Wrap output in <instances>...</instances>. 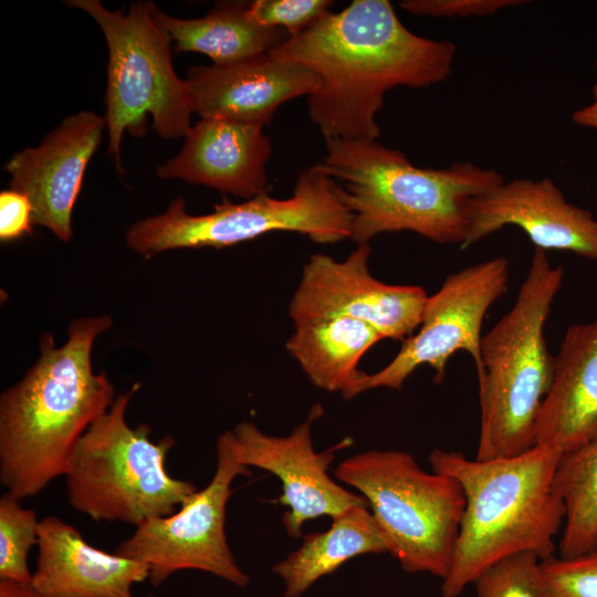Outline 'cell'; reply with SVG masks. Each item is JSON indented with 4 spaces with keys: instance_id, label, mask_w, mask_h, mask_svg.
Masks as SVG:
<instances>
[{
    "instance_id": "f1b7e54d",
    "label": "cell",
    "mask_w": 597,
    "mask_h": 597,
    "mask_svg": "<svg viewBox=\"0 0 597 597\" xmlns=\"http://www.w3.org/2000/svg\"><path fill=\"white\" fill-rule=\"evenodd\" d=\"M32 207L21 192L8 189L0 192V240L9 242L32 234Z\"/></svg>"
},
{
    "instance_id": "7c38bea8",
    "label": "cell",
    "mask_w": 597,
    "mask_h": 597,
    "mask_svg": "<svg viewBox=\"0 0 597 597\" xmlns=\"http://www.w3.org/2000/svg\"><path fill=\"white\" fill-rule=\"evenodd\" d=\"M370 253V244L362 243L343 261L312 254L289 303L293 323L348 317L371 325L384 338L402 342L411 336L421 323L428 294L418 285L388 284L373 276Z\"/></svg>"
},
{
    "instance_id": "4fadbf2b",
    "label": "cell",
    "mask_w": 597,
    "mask_h": 597,
    "mask_svg": "<svg viewBox=\"0 0 597 597\" xmlns=\"http://www.w3.org/2000/svg\"><path fill=\"white\" fill-rule=\"evenodd\" d=\"M312 417L287 436L268 434L249 420L232 431L235 453L245 467L275 475L282 485L279 502L287 507L282 521L292 538L302 537L303 524L321 516L335 517L353 505L367 504L327 473L336 448L316 452L312 442Z\"/></svg>"
},
{
    "instance_id": "ffe728a7",
    "label": "cell",
    "mask_w": 597,
    "mask_h": 597,
    "mask_svg": "<svg viewBox=\"0 0 597 597\" xmlns=\"http://www.w3.org/2000/svg\"><path fill=\"white\" fill-rule=\"evenodd\" d=\"M383 339L365 322L318 317L294 323L285 347L314 386L350 400L365 375L357 368L362 357Z\"/></svg>"
},
{
    "instance_id": "7402d4cb",
    "label": "cell",
    "mask_w": 597,
    "mask_h": 597,
    "mask_svg": "<svg viewBox=\"0 0 597 597\" xmlns=\"http://www.w3.org/2000/svg\"><path fill=\"white\" fill-rule=\"evenodd\" d=\"M386 543L367 504H356L333 517L324 532L303 537L301 546L272 566L283 584V597H302L318 579L364 554H384Z\"/></svg>"
},
{
    "instance_id": "30bf717a",
    "label": "cell",
    "mask_w": 597,
    "mask_h": 597,
    "mask_svg": "<svg viewBox=\"0 0 597 597\" xmlns=\"http://www.w3.org/2000/svg\"><path fill=\"white\" fill-rule=\"evenodd\" d=\"M216 452L214 473L202 490L175 513L136 525L133 535L115 549L119 556L147 564L153 586L185 569L209 573L240 588L250 583L228 544L226 515L232 482L251 472L235 453L231 430L218 437Z\"/></svg>"
},
{
    "instance_id": "484cf974",
    "label": "cell",
    "mask_w": 597,
    "mask_h": 597,
    "mask_svg": "<svg viewBox=\"0 0 597 597\" xmlns=\"http://www.w3.org/2000/svg\"><path fill=\"white\" fill-rule=\"evenodd\" d=\"M549 597H597V548L570 558L541 562Z\"/></svg>"
},
{
    "instance_id": "52a82bcc",
    "label": "cell",
    "mask_w": 597,
    "mask_h": 597,
    "mask_svg": "<svg viewBox=\"0 0 597 597\" xmlns=\"http://www.w3.org/2000/svg\"><path fill=\"white\" fill-rule=\"evenodd\" d=\"M334 475L365 498L387 552L405 572L448 575L465 507L455 479L425 471L400 450L354 454Z\"/></svg>"
},
{
    "instance_id": "3957f363",
    "label": "cell",
    "mask_w": 597,
    "mask_h": 597,
    "mask_svg": "<svg viewBox=\"0 0 597 597\" xmlns=\"http://www.w3.org/2000/svg\"><path fill=\"white\" fill-rule=\"evenodd\" d=\"M562 455L536 444L519 455L494 460L432 450V471L455 479L465 498L442 597H459L482 570L509 555L526 551L542 559L554 555V537L566 513L554 489Z\"/></svg>"
},
{
    "instance_id": "5bb4252c",
    "label": "cell",
    "mask_w": 597,
    "mask_h": 597,
    "mask_svg": "<svg viewBox=\"0 0 597 597\" xmlns=\"http://www.w3.org/2000/svg\"><path fill=\"white\" fill-rule=\"evenodd\" d=\"M105 128V117L80 111L38 146L15 153L3 167L10 175V189L29 199L33 226L46 228L64 242L73 235L72 211Z\"/></svg>"
},
{
    "instance_id": "603a6c76",
    "label": "cell",
    "mask_w": 597,
    "mask_h": 597,
    "mask_svg": "<svg viewBox=\"0 0 597 597\" xmlns=\"http://www.w3.org/2000/svg\"><path fill=\"white\" fill-rule=\"evenodd\" d=\"M554 489L566 511L559 557L570 558L597 548V438L562 455Z\"/></svg>"
},
{
    "instance_id": "9a60e30c",
    "label": "cell",
    "mask_w": 597,
    "mask_h": 597,
    "mask_svg": "<svg viewBox=\"0 0 597 597\" xmlns=\"http://www.w3.org/2000/svg\"><path fill=\"white\" fill-rule=\"evenodd\" d=\"M465 250L504 227L520 228L535 248L597 260V219L569 203L548 177L517 178L467 203Z\"/></svg>"
},
{
    "instance_id": "d4e9b609",
    "label": "cell",
    "mask_w": 597,
    "mask_h": 597,
    "mask_svg": "<svg viewBox=\"0 0 597 597\" xmlns=\"http://www.w3.org/2000/svg\"><path fill=\"white\" fill-rule=\"evenodd\" d=\"M541 562L530 551L499 559L473 580L475 597H549Z\"/></svg>"
},
{
    "instance_id": "277c9868",
    "label": "cell",
    "mask_w": 597,
    "mask_h": 597,
    "mask_svg": "<svg viewBox=\"0 0 597 597\" xmlns=\"http://www.w3.org/2000/svg\"><path fill=\"white\" fill-rule=\"evenodd\" d=\"M325 143L326 154L317 165L341 186L352 212L350 239L357 244L381 233L412 231L436 243L460 247L468 201L505 181L499 171L470 161L419 168L404 153L376 140Z\"/></svg>"
},
{
    "instance_id": "2e32d148",
    "label": "cell",
    "mask_w": 597,
    "mask_h": 597,
    "mask_svg": "<svg viewBox=\"0 0 597 597\" xmlns=\"http://www.w3.org/2000/svg\"><path fill=\"white\" fill-rule=\"evenodd\" d=\"M192 111L201 118H219L264 126L285 102L313 94L318 76L306 66L270 53L223 65L189 69Z\"/></svg>"
},
{
    "instance_id": "9c48e42d",
    "label": "cell",
    "mask_w": 597,
    "mask_h": 597,
    "mask_svg": "<svg viewBox=\"0 0 597 597\" xmlns=\"http://www.w3.org/2000/svg\"><path fill=\"white\" fill-rule=\"evenodd\" d=\"M101 28L108 49L105 94L107 151L123 172L122 138L146 133V117L165 139L186 137L193 113L186 80L175 72L170 39L155 21L150 2L137 1L127 12L111 11L98 0H69Z\"/></svg>"
},
{
    "instance_id": "8fae6325",
    "label": "cell",
    "mask_w": 597,
    "mask_h": 597,
    "mask_svg": "<svg viewBox=\"0 0 597 597\" xmlns=\"http://www.w3.org/2000/svg\"><path fill=\"white\" fill-rule=\"evenodd\" d=\"M510 264L496 256L449 274L440 289L428 295L421 323L402 341L391 362L375 374H366L355 395L375 388L400 389L421 365L434 370L436 383L444 378L450 357L463 350L481 368V328L491 305L507 290Z\"/></svg>"
},
{
    "instance_id": "e0dca14e",
    "label": "cell",
    "mask_w": 597,
    "mask_h": 597,
    "mask_svg": "<svg viewBox=\"0 0 597 597\" xmlns=\"http://www.w3.org/2000/svg\"><path fill=\"white\" fill-rule=\"evenodd\" d=\"M185 138L181 150L156 168L159 178L203 185L244 200L266 192L272 146L262 125L201 118Z\"/></svg>"
},
{
    "instance_id": "cb8c5ba5",
    "label": "cell",
    "mask_w": 597,
    "mask_h": 597,
    "mask_svg": "<svg viewBox=\"0 0 597 597\" xmlns=\"http://www.w3.org/2000/svg\"><path fill=\"white\" fill-rule=\"evenodd\" d=\"M6 492L0 499V579L30 584V549L38 545L40 521L33 510Z\"/></svg>"
},
{
    "instance_id": "f546056e",
    "label": "cell",
    "mask_w": 597,
    "mask_h": 597,
    "mask_svg": "<svg viewBox=\"0 0 597 597\" xmlns=\"http://www.w3.org/2000/svg\"><path fill=\"white\" fill-rule=\"evenodd\" d=\"M597 67V59H596ZM593 102L572 114V121L579 126L597 129V81L593 90Z\"/></svg>"
},
{
    "instance_id": "4dcf8cb0",
    "label": "cell",
    "mask_w": 597,
    "mask_h": 597,
    "mask_svg": "<svg viewBox=\"0 0 597 597\" xmlns=\"http://www.w3.org/2000/svg\"><path fill=\"white\" fill-rule=\"evenodd\" d=\"M0 597H46L33 585L0 579Z\"/></svg>"
},
{
    "instance_id": "6da1fadb",
    "label": "cell",
    "mask_w": 597,
    "mask_h": 597,
    "mask_svg": "<svg viewBox=\"0 0 597 597\" xmlns=\"http://www.w3.org/2000/svg\"><path fill=\"white\" fill-rule=\"evenodd\" d=\"M457 48L407 29L388 0H355L270 52L312 70L308 115L326 140H376V114L396 86L427 87L452 71Z\"/></svg>"
},
{
    "instance_id": "83f0119b",
    "label": "cell",
    "mask_w": 597,
    "mask_h": 597,
    "mask_svg": "<svg viewBox=\"0 0 597 597\" xmlns=\"http://www.w3.org/2000/svg\"><path fill=\"white\" fill-rule=\"evenodd\" d=\"M528 1L524 0H405L400 8L418 15L436 18L485 17L495 12L516 7Z\"/></svg>"
},
{
    "instance_id": "d6986e66",
    "label": "cell",
    "mask_w": 597,
    "mask_h": 597,
    "mask_svg": "<svg viewBox=\"0 0 597 597\" xmlns=\"http://www.w3.org/2000/svg\"><path fill=\"white\" fill-rule=\"evenodd\" d=\"M597 438V318L572 324L554 357L536 421L535 444L562 454Z\"/></svg>"
},
{
    "instance_id": "ac0fdd59",
    "label": "cell",
    "mask_w": 597,
    "mask_h": 597,
    "mask_svg": "<svg viewBox=\"0 0 597 597\" xmlns=\"http://www.w3.org/2000/svg\"><path fill=\"white\" fill-rule=\"evenodd\" d=\"M36 546L31 584L46 597H135L149 579L147 564L97 549L56 516L40 521Z\"/></svg>"
},
{
    "instance_id": "7a4b0ae2",
    "label": "cell",
    "mask_w": 597,
    "mask_h": 597,
    "mask_svg": "<svg viewBox=\"0 0 597 597\" xmlns=\"http://www.w3.org/2000/svg\"><path fill=\"white\" fill-rule=\"evenodd\" d=\"M111 326L107 315L76 318L60 347L44 333L35 364L2 392L0 481L19 500L64 475L80 438L115 401L113 384L91 359L96 337Z\"/></svg>"
},
{
    "instance_id": "4316f807",
    "label": "cell",
    "mask_w": 597,
    "mask_h": 597,
    "mask_svg": "<svg viewBox=\"0 0 597 597\" xmlns=\"http://www.w3.org/2000/svg\"><path fill=\"white\" fill-rule=\"evenodd\" d=\"M331 0H255L249 2L247 15L266 28H281L290 36L298 35L329 11Z\"/></svg>"
},
{
    "instance_id": "5b68a950",
    "label": "cell",
    "mask_w": 597,
    "mask_h": 597,
    "mask_svg": "<svg viewBox=\"0 0 597 597\" xmlns=\"http://www.w3.org/2000/svg\"><path fill=\"white\" fill-rule=\"evenodd\" d=\"M563 279V268L535 248L512 308L482 336L478 460L511 458L535 446L554 367L544 328Z\"/></svg>"
},
{
    "instance_id": "44dd1931",
    "label": "cell",
    "mask_w": 597,
    "mask_h": 597,
    "mask_svg": "<svg viewBox=\"0 0 597 597\" xmlns=\"http://www.w3.org/2000/svg\"><path fill=\"white\" fill-rule=\"evenodd\" d=\"M249 2L217 3L205 17L180 19L171 17L150 2L155 21L175 42L177 52L208 55L213 64L223 65L270 53L289 40L281 28L262 27L247 15Z\"/></svg>"
},
{
    "instance_id": "8992f818",
    "label": "cell",
    "mask_w": 597,
    "mask_h": 597,
    "mask_svg": "<svg viewBox=\"0 0 597 597\" xmlns=\"http://www.w3.org/2000/svg\"><path fill=\"white\" fill-rule=\"evenodd\" d=\"M135 384L80 438L64 472L71 506L94 521L138 525L176 512L196 491L172 478L166 459L175 444L167 436L153 441L150 427L130 428L125 413Z\"/></svg>"
},
{
    "instance_id": "ba28073f",
    "label": "cell",
    "mask_w": 597,
    "mask_h": 597,
    "mask_svg": "<svg viewBox=\"0 0 597 597\" xmlns=\"http://www.w3.org/2000/svg\"><path fill=\"white\" fill-rule=\"evenodd\" d=\"M287 231L307 235L316 243L350 239L352 212L344 203L336 180L315 164L300 172L293 195L285 199L266 192L242 202L223 198L207 214H189L184 197L167 210L128 227V248L144 258L185 248H226L271 232Z\"/></svg>"
}]
</instances>
